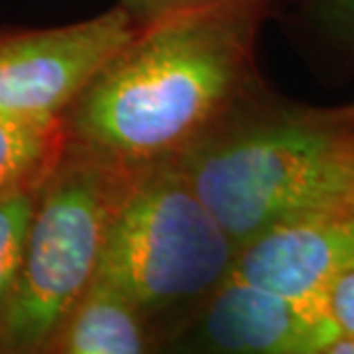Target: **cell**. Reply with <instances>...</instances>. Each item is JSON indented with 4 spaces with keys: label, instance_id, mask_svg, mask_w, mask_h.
Returning <instances> with one entry per match:
<instances>
[{
    "label": "cell",
    "instance_id": "obj_14",
    "mask_svg": "<svg viewBox=\"0 0 354 354\" xmlns=\"http://www.w3.org/2000/svg\"><path fill=\"white\" fill-rule=\"evenodd\" d=\"M0 346H2V344H0Z\"/></svg>",
    "mask_w": 354,
    "mask_h": 354
},
{
    "label": "cell",
    "instance_id": "obj_10",
    "mask_svg": "<svg viewBox=\"0 0 354 354\" xmlns=\"http://www.w3.org/2000/svg\"><path fill=\"white\" fill-rule=\"evenodd\" d=\"M64 118L0 114V197L41 185L67 144Z\"/></svg>",
    "mask_w": 354,
    "mask_h": 354
},
{
    "label": "cell",
    "instance_id": "obj_4",
    "mask_svg": "<svg viewBox=\"0 0 354 354\" xmlns=\"http://www.w3.org/2000/svg\"><path fill=\"white\" fill-rule=\"evenodd\" d=\"M130 171V165L67 138L41 187L24 264L0 311L2 346L46 353L55 330L99 274Z\"/></svg>",
    "mask_w": 354,
    "mask_h": 354
},
{
    "label": "cell",
    "instance_id": "obj_3",
    "mask_svg": "<svg viewBox=\"0 0 354 354\" xmlns=\"http://www.w3.org/2000/svg\"><path fill=\"white\" fill-rule=\"evenodd\" d=\"M241 244L176 156L134 165L114 213L99 274L169 335L232 276Z\"/></svg>",
    "mask_w": 354,
    "mask_h": 354
},
{
    "label": "cell",
    "instance_id": "obj_1",
    "mask_svg": "<svg viewBox=\"0 0 354 354\" xmlns=\"http://www.w3.org/2000/svg\"><path fill=\"white\" fill-rule=\"evenodd\" d=\"M278 12L276 0H241L140 28L67 109V134L130 167L185 152L266 87L256 44Z\"/></svg>",
    "mask_w": 354,
    "mask_h": 354
},
{
    "label": "cell",
    "instance_id": "obj_8",
    "mask_svg": "<svg viewBox=\"0 0 354 354\" xmlns=\"http://www.w3.org/2000/svg\"><path fill=\"white\" fill-rule=\"evenodd\" d=\"M160 348V333L140 305L97 274L51 337L46 353L146 354Z\"/></svg>",
    "mask_w": 354,
    "mask_h": 354
},
{
    "label": "cell",
    "instance_id": "obj_9",
    "mask_svg": "<svg viewBox=\"0 0 354 354\" xmlns=\"http://www.w3.org/2000/svg\"><path fill=\"white\" fill-rule=\"evenodd\" d=\"M281 10L290 36L317 75L329 83L353 79L354 0H286Z\"/></svg>",
    "mask_w": 354,
    "mask_h": 354
},
{
    "label": "cell",
    "instance_id": "obj_6",
    "mask_svg": "<svg viewBox=\"0 0 354 354\" xmlns=\"http://www.w3.org/2000/svg\"><path fill=\"white\" fill-rule=\"evenodd\" d=\"M335 333L313 304L232 272L169 339L167 351L218 354H330Z\"/></svg>",
    "mask_w": 354,
    "mask_h": 354
},
{
    "label": "cell",
    "instance_id": "obj_5",
    "mask_svg": "<svg viewBox=\"0 0 354 354\" xmlns=\"http://www.w3.org/2000/svg\"><path fill=\"white\" fill-rule=\"evenodd\" d=\"M136 32L120 6L69 26L0 32V114L64 118Z\"/></svg>",
    "mask_w": 354,
    "mask_h": 354
},
{
    "label": "cell",
    "instance_id": "obj_11",
    "mask_svg": "<svg viewBox=\"0 0 354 354\" xmlns=\"http://www.w3.org/2000/svg\"><path fill=\"white\" fill-rule=\"evenodd\" d=\"M44 183L0 197V311L8 301L24 264L28 234Z\"/></svg>",
    "mask_w": 354,
    "mask_h": 354
},
{
    "label": "cell",
    "instance_id": "obj_12",
    "mask_svg": "<svg viewBox=\"0 0 354 354\" xmlns=\"http://www.w3.org/2000/svg\"><path fill=\"white\" fill-rule=\"evenodd\" d=\"M321 311L335 333L330 354H354V266L341 272L323 291Z\"/></svg>",
    "mask_w": 354,
    "mask_h": 354
},
{
    "label": "cell",
    "instance_id": "obj_13",
    "mask_svg": "<svg viewBox=\"0 0 354 354\" xmlns=\"http://www.w3.org/2000/svg\"><path fill=\"white\" fill-rule=\"evenodd\" d=\"M227 2H241V0H118L116 6H120L128 14V18L132 20V24L140 30L160 18L171 16V14L215 6V4H227ZM276 2L281 10L286 0H276Z\"/></svg>",
    "mask_w": 354,
    "mask_h": 354
},
{
    "label": "cell",
    "instance_id": "obj_7",
    "mask_svg": "<svg viewBox=\"0 0 354 354\" xmlns=\"http://www.w3.org/2000/svg\"><path fill=\"white\" fill-rule=\"evenodd\" d=\"M351 266L354 195L288 216L262 230L241 248L234 274L321 309L323 291Z\"/></svg>",
    "mask_w": 354,
    "mask_h": 354
},
{
    "label": "cell",
    "instance_id": "obj_2",
    "mask_svg": "<svg viewBox=\"0 0 354 354\" xmlns=\"http://www.w3.org/2000/svg\"><path fill=\"white\" fill-rule=\"evenodd\" d=\"M176 158L242 248L288 216L354 195V101L317 106L266 85Z\"/></svg>",
    "mask_w": 354,
    "mask_h": 354
}]
</instances>
